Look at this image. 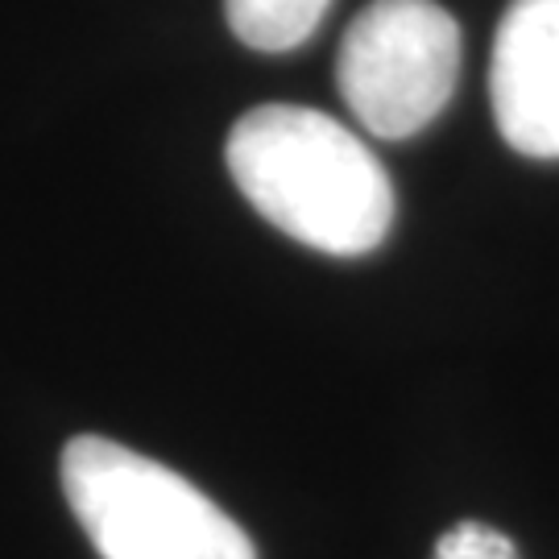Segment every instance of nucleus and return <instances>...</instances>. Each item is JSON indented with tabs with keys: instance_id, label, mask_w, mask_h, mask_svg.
<instances>
[{
	"instance_id": "nucleus-1",
	"label": "nucleus",
	"mask_w": 559,
	"mask_h": 559,
	"mask_svg": "<svg viewBox=\"0 0 559 559\" xmlns=\"http://www.w3.org/2000/svg\"><path fill=\"white\" fill-rule=\"evenodd\" d=\"M240 195L286 237L332 258L373 253L394 224V187L373 150L336 117L261 104L224 145Z\"/></svg>"
},
{
	"instance_id": "nucleus-2",
	"label": "nucleus",
	"mask_w": 559,
	"mask_h": 559,
	"mask_svg": "<svg viewBox=\"0 0 559 559\" xmlns=\"http://www.w3.org/2000/svg\"><path fill=\"white\" fill-rule=\"evenodd\" d=\"M59 473L100 559H258L253 539L207 493L124 443L75 436Z\"/></svg>"
},
{
	"instance_id": "nucleus-3",
	"label": "nucleus",
	"mask_w": 559,
	"mask_h": 559,
	"mask_svg": "<svg viewBox=\"0 0 559 559\" xmlns=\"http://www.w3.org/2000/svg\"><path fill=\"white\" fill-rule=\"evenodd\" d=\"M340 96L381 141L423 133L460 75V25L436 0H373L340 46Z\"/></svg>"
},
{
	"instance_id": "nucleus-4",
	"label": "nucleus",
	"mask_w": 559,
	"mask_h": 559,
	"mask_svg": "<svg viewBox=\"0 0 559 559\" xmlns=\"http://www.w3.org/2000/svg\"><path fill=\"white\" fill-rule=\"evenodd\" d=\"M489 96L514 154L559 162V0H510L493 38Z\"/></svg>"
},
{
	"instance_id": "nucleus-5",
	"label": "nucleus",
	"mask_w": 559,
	"mask_h": 559,
	"mask_svg": "<svg viewBox=\"0 0 559 559\" xmlns=\"http://www.w3.org/2000/svg\"><path fill=\"white\" fill-rule=\"evenodd\" d=\"M332 0H224L228 25L245 46L282 55L320 29Z\"/></svg>"
},
{
	"instance_id": "nucleus-6",
	"label": "nucleus",
	"mask_w": 559,
	"mask_h": 559,
	"mask_svg": "<svg viewBox=\"0 0 559 559\" xmlns=\"http://www.w3.org/2000/svg\"><path fill=\"white\" fill-rule=\"evenodd\" d=\"M436 559H519L514 543L485 522H460L436 547Z\"/></svg>"
}]
</instances>
